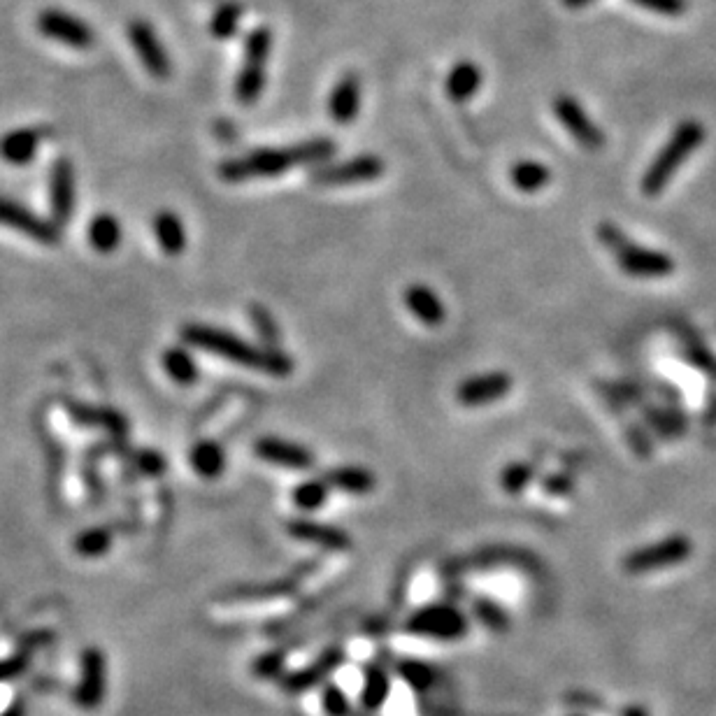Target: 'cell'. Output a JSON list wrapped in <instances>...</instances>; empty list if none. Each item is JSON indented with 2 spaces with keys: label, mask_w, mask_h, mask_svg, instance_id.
<instances>
[{
  "label": "cell",
  "mask_w": 716,
  "mask_h": 716,
  "mask_svg": "<svg viewBox=\"0 0 716 716\" xmlns=\"http://www.w3.org/2000/svg\"><path fill=\"white\" fill-rule=\"evenodd\" d=\"M182 340L186 345L203 349V352L224 358L228 363L266 372L272 377H289L293 372V358L284 349L254 345V342L242 340L240 335L221 331V328L189 324L182 328Z\"/></svg>",
  "instance_id": "obj_1"
},
{
  "label": "cell",
  "mask_w": 716,
  "mask_h": 716,
  "mask_svg": "<svg viewBox=\"0 0 716 716\" xmlns=\"http://www.w3.org/2000/svg\"><path fill=\"white\" fill-rule=\"evenodd\" d=\"M333 154L335 142L331 138H312L291 147L256 149V152L240 156V159H228L221 163L219 177L231 184L249 182V179L279 177L291 168L317 166V163L331 159Z\"/></svg>",
  "instance_id": "obj_2"
},
{
  "label": "cell",
  "mask_w": 716,
  "mask_h": 716,
  "mask_svg": "<svg viewBox=\"0 0 716 716\" xmlns=\"http://www.w3.org/2000/svg\"><path fill=\"white\" fill-rule=\"evenodd\" d=\"M596 235L598 240L603 242V247H607L614 254L619 268L630 277L661 279L675 272V261H672L668 254L637 245V242L630 240L612 221H600Z\"/></svg>",
  "instance_id": "obj_3"
},
{
  "label": "cell",
  "mask_w": 716,
  "mask_h": 716,
  "mask_svg": "<svg viewBox=\"0 0 716 716\" xmlns=\"http://www.w3.org/2000/svg\"><path fill=\"white\" fill-rule=\"evenodd\" d=\"M705 140V128L700 121H682L675 131H672L670 140L665 142V147L658 152V156L651 161L647 173L642 177V191L644 196L656 198L661 196L665 186L670 184V179L675 177L679 168L684 166L686 159L696 152V149L703 145Z\"/></svg>",
  "instance_id": "obj_4"
},
{
  "label": "cell",
  "mask_w": 716,
  "mask_h": 716,
  "mask_svg": "<svg viewBox=\"0 0 716 716\" xmlns=\"http://www.w3.org/2000/svg\"><path fill=\"white\" fill-rule=\"evenodd\" d=\"M272 52L270 28L259 26L247 35L245 54H242V68L235 82V98L240 105H254L261 98L266 87V66Z\"/></svg>",
  "instance_id": "obj_5"
},
{
  "label": "cell",
  "mask_w": 716,
  "mask_h": 716,
  "mask_svg": "<svg viewBox=\"0 0 716 716\" xmlns=\"http://www.w3.org/2000/svg\"><path fill=\"white\" fill-rule=\"evenodd\" d=\"M407 633L417 637H428L438 642H456L468 635V619L458 607L449 603H433L421 607L407 619Z\"/></svg>",
  "instance_id": "obj_6"
},
{
  "label": "cell",
  "mask_w": 716,
  "mask_h": 716,
  "mask_svg": "<svg viewBox=\"0 0 716 716\" xmlns=\"http://www.w3.org/2000/svg\"><path fill=\"white\" fill-rule=\"evenodd\" d=\"M691 540L684 535H670L649 547L635 549L624 558V570L628 575H647V572L668 570L684 563L691 556Z\"/></svg>",
  "instance_id": "obj_7"
},
{
  "label": "cell",
  "mask_w": 716,
  "mask_h": 716,
  "mask_svg": "<svg viewBox=\"0 0 716 716\" xmlns=\"http://www.w3.org/2000/svg\"><path fill=\"white\" fill-rule=\"evenodd\" d=\"M386 163L377 154H361L354 159L333 163V166L317 168L310 175L314 184L319 186H349V184H365L375 182L384 175Z\"/></svg>",
  "instance_id": "obj_8"
},
{
  "label": "cell",
  "mask_w": 716,
  "mask_h": 716,
  "mask_svg": "<svg viewBox=\"0 0 716 716\" xmlns=\"http://www.w3.org/2000/svg\"><path fill=\"white\" fill-rule=\"evenodd\" d=\"M0 226L12 228L40 245H59L61 242V226L54 219L38 217L33 210L10 198H0Z\"/></svg>",
  "instance_id": "obj_9"
},
{
  "label": "cell",
  "mask_w": 716,
  "mask_h": 716,
  "mask_svg": "<svg viewBox=\"0 0 716 716\" xmlns=\"http://www.w3.org/2000/svg\"><path fill=\"white\" fill-rule=\"evenodd\" d=\"M38 31L45 35V38L61 42V45L73 49H89L93 47V40H96V35H93L87 21L63 10L40 12Z\"/></svg>",
  "instance_id": "obj_10"
},
{
  "label": "cell",
  "mask_w": 716,
  "mask_h": 716,
  "mask_svg": "<svg viewBox=\"0 0 716 716\" xmlns=\"http://www.w3.org/2000/svg\"><path fill=\"white\" fill-rule=\"evenodd\" d=\"M128 40L138 54V59L142 61V66L156 80H166L170 75V56L166 52V47L161 45V38L156 35V31L152 28V24L145 19H135L128 26Z\"/></svg>",
  "instance_id": "obj_11"
},
{
  "label": "cell",
  "mask_w": 716,
  "mask_h": 716,
  "mask_svg": "<svg viewBox=\"0 0 716 716\" xmlns=\"http://www.w3.org/2000/svg\"><path fill=\"white\" fill-rule=\"evenodd\" d=\"M554 114L561 121V126L575 138L584 149H600L605 145V133L593 124V119L586 114L582 105L572 96H556Z\"/></svg>",
  "instance_id": "obj_12"
},
{
  "label": "cell",
  "mask_w": 716,
  "mask_h": 716,
  "mask_svg": "<svg viewBox=\"0 0 716 716\" xmlns=\"http://www.w3.org/2000/svg\"><path fill=\"white\" fill-rule=\"evenodd\" d=\"M514 389V379L507 372H484L458 384L456 400L463 407H484L503 400Z\"/></svg>",
  "instance_id": "obj_13"
},
{
  "label": "cell",
  "mask_w": 716,
  "mask_h": 716,
  "mask_svg": "<svg viewBox=\"0 0 716 716\" xmlns=\"http://www.w3.org/2000/svg\"><path fill=\"white\" fill-rule=\"evenodd\" d=\"M345 661H347L345 651H342L340 647H331V649H326L324 654L317 658V661H312L310 665H305V668H298L293 672H284V677L279 679V684H282V689L286 693H291V696H298V693H303L307 689H314V686H319L328 675H333V672L338 670Z\"/></svg>",
  "instance_id": "obj_14"
},
{
  "label": "cell",
  "mask_w": 716,
  "mask_h": 716,
  "mask_svg": "<svg viewBox=\"0 0 716 716\" xmlns=\"http://www.w3.org/2000/svg\"><path fill=\"white\" fill-rule=\"evenodd\" d=\"M286 533H289L293 540L310 542L314 547H321L326 551H349L352 549V535L342 528L333 524H321V521L314 519H291L286 524Z\"/></svg>",
  "instance_id": "obj_15"
},
{
  "label": "cell",
  "mask_w": 716,
  "mask_h": 716,
  "mask_svg": "<svg viewBox=\"0 0 716 716\" xmlns=\"http://www.w3.org/2000/svg\"><path fill=\"white\" fill-rule=\"evenodd\" d=\"M49 200H52V219L59 226H66L75 210V168L68 159H59L52 166Z\"/></svg>",
  "instance_id": "obj_16"
},
{
  "label": "cell",
  "mask_w": 716,
  "mask_h": 716,
  "mask_svg": "<svg viewBox=\"0 0 716 716\" xmlns=\"http://www.w3.org/2000/svg\"><path fill=\"white\" fill-rule=\"evenodd\" d=\"M254 451L261 461L282 465V468H291V470H310L314 468V463H317L314 451L310 447L296 445V442H289L282 438L256 440Z\"/></svg>",
  "instance_id": "obj_17"
},
{
  "label": "cell",
  "mask_w": 716,
  "mask_h": 716,
  "mask_svg": "<svg viewBox=\"0 0 716 716\" xmlns=\"http://www.w3.org/2000/svg\"><path fill=\"white\" fill-rule=\"evenodd\" d=\"M361 80L354 73H347L340 77V82L335 84L331 91V100H328V112L335 124L347 126L358 117V110H361Z\"/></svg>",
  "instance_id": "obj_18"
},
{
  "label": "cell",
  "mask_w": 716,
  "mask_h": 716,
  "mask_svg": "<svg viewBox=\"0 0 716 716\" xmlns=\"http://www.w3.org/2000/svg\"><path fill=\"white\" fill-rule=\"evenodd\" d=\"M405 305L407 310H410L414 317L428 328H438L445 324L447 319L445 303H442V298L431 289V286L412 284L410 289L405 291Z\"/></svg>",
  "instance_id": "obj_19"
},
{
  "label": "cell",
  "mask_w": 716,
  "mask_h": 716,
  "mask_svg": "<svg viewBox=\"0 0 716 716\" xmlns=\"http://www.w3.org/2000/svg\"><path fill=\"white\" fill-rule=\"evenodd\" d=\"M45 140L40 128H17L0 138V159L10 166H26L35 159L38 149Z\"/></svg>",
  "instance_id": "obj_20"
},
{
  "label": "cell",
  "mask_w": 716,
  "mask_h": 716,
  "mask_svg": "<svg viewBox=\"0 0 716 716\" xmlns=\"http://www.w3.org/2000/svg\"><path fill=\"white\" fill-rule=\"evenodd\" d=\"M326 484L347 496H370L377 489V477L361 465H338L326 470Z\"/></svg>",
  "instance_id": "obj_21"
},
{
  "label": "cell",
  "mask_w": 716,
  "mask_h": 716,
  "mask_svg": "<svg viewBox=\"0 0 716 716\" xmlns=\"http://www.w3.org/2000/svg\"><path fill=\"white\" fill-rule=\"evenodd\" d=\"M479 87H482V70L472 61H461L449 70L445 89L454 103H468Z\"/></svg>",
  "instance_id": "obj_22"
},
{
  "label": "cell",
  "mask_w": 716,
  "mask_h": 716,
  "mask_svg": "<svg viewBox=\"0 0 716 716\" xmlns=\"http://www.w3.org/2000/svg\"><path fill=\"white\" fill-rule=\"evenodd\" d=\"M389 693H391V679L384 672V668H379V665H365L361 698H358L363 712L372 714L382 710L386 700H389Z\"/></svg>",
  "instance_id": "obj_23"
},
{
  "label": "cell",
  "mask_w": 716,
  "mask_h": 716,
  "mask_svg": "<svg viewBox=\"0 0 716 716\" xmlns=\"http://www.w3.org/2000/svg\"><path fill=\"white\" fill-rule=\"evenodd\" d=\"M154 235L168 256H179L186 249V231L175 212L163 210L154 217Z\"/></svg>",
  "instance_id": "obj_24"
},
{
  "label": "cell",
  "mask_w": 716,
  "mask_h": 716,
  "mask_svg": "<svg viewBox=\"0 0 716 716\" xmlns=\"http://www.w3.org/2000/svg\"><path fill=\"white\" fill-rule=\"evenodd\" d=\"M191 468L196 470V475L205 479H217L221 472L226 470V454L221 445L214 440H200L198 445H193L189 454Z\"/></svg>",
  "instance_id": "obj_25"
},
{
  "label": "cell",
  "mask_w": 716,
  "mask_h": 716,
  "mask_svg": "<svg viewBox=\"0 0 716 716\" xmlns=\"http://www.w3.org/2000/svg\"><path fill=\"white\" fill-rule=\"evenodd\" d=\"M121 238H124V233H121V224L114 214L103 212L93 217L89 226V242L96 252L112 254L121 245Z\"/></svg>",
  "instance_id": "obj_26"
},
{
  "label": "cell",
  "mask_w": 716,
  "mask_h": 716,
  "mask_svg": "<svg viewBox=\"0 0 716 716\" xmlns=\"http://www.w3.org/2000/svg\"><path fill=\"white\" fill-rule=\"evenodd\" d=\"M163 368H166L168 377L177 384L191 386L198 382V363L184 347H170L168 352L163 354Z\"/></svg>",
  "instance_id": "obj_27"
},
{
  "label": "cell",
  "mask_w": 716,
  "mask_h": 716,
  "mask_svg": "<svg viewBox=\"0 0 716 716\" xmlns=\"http://www.w3.org/2000/svg\"><path fill=\"white\" fill-rule=\"evenodd\" d=\"M398 677L410 686L414 693L424 696L438 682V670L433 665H428L424 661H412V658H405V661H398L396 665Z\"/></svg>",
  "instance_id": "obj_28"
},
{
  "label": "cell",
  "mask_w": 716,
  "mask_h": 716,
  "mask_svg": "<svg viewBox=\"0 0 716 716\" xmlns=\"http://www.w3.org/2000/svg\"><path fill=\"white\" fill-rule=\"evenodd\" d=\"M512 184L524 193H537L551 182V170L540 161H519L512 168Z\"/></svg>",
  "instance_id": "obj_29"
},
{
  "label": "cell",
  "mask_w": 716,
  "mask_h": 716,
  "mask_svg": "<svg viewBox=\"0 0 716 716\" xmlns=\"http://www.w3.org/2000/svg\"><path fill=\"white\" fill-rule=\"evenodd\" d=\"M242 14H245V7L235 0H228V3H221L217 10H214L210 19V33L217 40H231L240 31Z\"/></svg>",
  "instance_id": "obj_30"
},
{
  "label": "cell",
  "mask_w": 716,
  "mask_h": 716,
  "mask_svg": "<svg viewBox=\"0 0 716 716\" xmlns=\"http://www.w3.org/2000/svg\"><path fill=\"white\" fill-rule=\"evenodd\" d=\"M328 496H331V486L326 484V479L314 477L300 482L296 489H293L291 498L303 512H317L328 503Z\"/></svg>",
  "instance_id": "obj_31"
},
{
  "label": "cell",
  "mask_w": 716,
  "mask_h": 716,
  "mask_svg": "<svg viewBox=\"0 0 716 716\" xmlns=\"http://www.w3.org/2000/svg\"><path fill=\"white\" fill-rule=\"evenodd\" d=\"M472 614H475L479 624L486 630H491V633H507V630L512 628L510 614L493 598H477L475 603H472Z\"/></svg>",
  "instance_id": "obj_32"
},
{
  "label": "cell",
  "mask_w": 716,
  "mask_h": 716,
  "mask_svg": "<svg viewBox=\"0 0 716 716\" xmlns=\"http://www.w3.org/2000/svg\"><path fill=\"white\" fill-rule=\"evenodd\" d=\"M537 475V468L528 461H514L505 465V470L500 472V486L507 496H521Z\"/></svg>",
  "instance_id": "obj_33"
},
{
  "label": "cell",
  "mask_w": 716,
  "mask_h": 716,
  "mask_svg": "<svg viewBox=\"0 0 716 716\" xmlns=\"http://www.w3.org/2000/svg\"><path fill=\"white\" fill-rule=\"evenodd\" d=\"M247 312H249V319H252V324L256 328V333H259V338L263 340V345L282 349V347H279V338H282V333H279L277 321L268 312V307H263L259 303H252V305H249Z\"/></svg>",
  "instance_id": "obj_34"
},
{
  "label": "cell",
  "mask_w": 716,
  "mask_h": 716,
  "mask_svg": "<svg viewBox=\"0 0 716 716\" xmlns=\"http://www.w3.org/2000/svg\"><path fill=\"white\" fill-rule=\"evenodd\" d=\"M112 544V531L110 528H89V531H84L80 537L75 540V551L77 554L82 556H100L105 554L107 549H110Z\"/></svg>",
  "instance_id": "obj_35"
},
{
  "label": "cell",
  "mask_w": 716,
  "mask_h": 716,
  "mask_svg": "<svg viewBox=\"0 0 716 716\" xmlns=\"http://www.w3.org/2000/svg\"><path fill=\"white\" fill-rule=\"evenodd\" d=\"M84 684H82V693L80 700L82 703H96L98 696H103V658L98 654H89V663L87 670H84Z\"/></svg>",
  "instance_id": "obj_36"
},
{
  "label": "cell",
  "mask_w": 716,
  "mask_h": 716,
  "mask_svg": "<svg viewBox=\"0 0 716 716\" xmlns=\"http://www.w3.org/2000/svg\"><path fill=\"white\" fill-rule=\"evenodd\" d=\"M321 707H324L326 716H352V703H349L345 689L333 682H328L321 691Z\"/></svg>",
  "instance_id": "obj_37"
},
{
  "label": "cell",
  "mask_w": 716,
  "mask_h": 716,
  "mask_svg": "<svg viewBox=\"0 0 716 716\" xmlns=\"http://www.w3.org/2000/svg\"><path fill=\"white\" fill-rule=\"evenodd\" d=\"M284 665H286V654L284 651H268L261 658L254 661V672L256 677L261 679H282L284 677Z\"/></svg>",
  "instance_id": "obj_38"
},
{
  "label": "cell",
  "mask_w": 716,
  "mask_h": 716,
  "mask_svg": "<svg viewBox=\"0 0 716 716\" xmlns=\"http://www.w3.org/2000/svg\"><path fill=\"white\" fill-rule=\"evenodd\" d=\"M133 465L138 468L140 472H145V475H152V477H159L166 472V458H163L159 451H152V449H142L138 451V454H133Z\"/></svg>",
  "instance_id": "obj_39"
},
{
  "label": "cell",
  "mask_w": 716,
  "mask_h": 716,
  "mask_svg": "<svg viewBox=\"0 0 716 716\" xmlns=\"http://www.w3.org/2000/svg\"><path fill=\"white\" fill-rule=\"evenodd\" d=\"M630 3L654 14H663V17H682L686 7H689L686 0H630Z\"/></svg>",
  "instance_id": "obj_40"
},
{
  "label": "cell",
  "mask_w": 716,
  "mask_h": 716,
  "mask_svg": "<svg viewBox=\"0 0 716 716\" xmlns=\"http://www.w3.org/2000/svg\"><path fill=\"white\" fill-rule=\"evenodd\" d=\"M544 493H551V496H572L575 491V479L568 472H554V475H547L542 479Z\"/></svg>",
  "instance_id": "obj_41"
},
{
  "label": "cell",
  "mask_w": 716,
  "mask_h": 716,
  "mask_svg": "<svg viewBox=\"0 0 716 716\" xmlns=\"http://www.w3.org/2000/svg\"><path fill=\"white\" fill-rule=\"evenodd\" d=\"M628 440H630V445H633V449H635V454H637V456L649 458V454H651V447H649V442H647V438H644V433L640 431V428L630 426V428H628Z\"/></svg>",
  "instance_id": "obj_42"
},
{
  "label": "cell",
  "mask_w": 716,
  "mask_h": 716,
  "mask_svg": "<svg viewBox=\"0 0 716 716\" xmlns=\"http://www.w3.org/2000/svg\"><path fill=\"white\" fill-rule=\"evenodd\" d=\"M14 703V689L12 684H7L5 679H0V716H7L12 710Z\"/></svg>",
  "instance_id": "obj_43"
},
{
  "label": "cell",
  "mask_w": 716,
  "mask_h": 716,
  "mask_svg": "<svg viewBox=\"0 0 716 716\" xmlns=\"http://www.w3.org/2000/svg\"><path fill=\"white\" fill-rule=\"evenodd\" d=\"M621 716H649V714H647V707H642V705H630V707H626L624 714H621Z\"/></svg>",
  "instance_id": "obj_44"
},
{
  "label": "cell",
  "mask_w": 716,
  "mask_h": 716,
  "mask_svg": "<svg viewBox=\"0 0 716 716\" xmlns=\"http://www.w3.org/2000/svg\"><path fill=\"white\" fill-rule=\"evenodd\" d=\"M593 0H563V5L568 7V10H582V7L591 5Z\"/></svg>",
  "instance_id": "obj_45"
}]
</instances>
